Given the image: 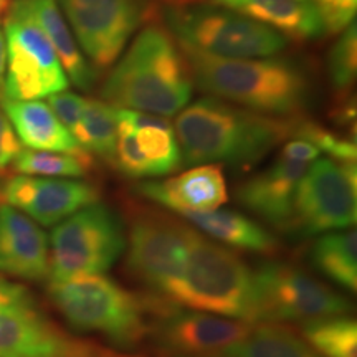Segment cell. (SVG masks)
<instances>
[{
	"label": "cell",
	"instance_id": "obj_1",
	"mask_svg": "<svg viewBox=\"0 0 357 357\" xmlns=\"http://www.w3.org/2000/svg\"><path fill=\"white\" fill-rule=\"evenodd\" d=\"M294 119L236 108L217 98H202L177 116L182 164H227L252 167L293 136Z\"/></svg>",
	"mask_w": 357,
	"mask_h": 357
},
{
	"label": "cell",
	"instance_id": "obj_2",
	"mask_svg": "<svg viewBox=\"0 0 357 357\" xmlns=\"http://www.w3.org/2000/svg\"><path fill=\"white\" fill-rule=\"evenodd\" d=\"M192 88L194 79L177 40L166 26L149 24L111 71L101 95L111 106L167 118L189 105Z\"/></svg>",
	"mask_w": 357,
	"mask_h": 357
},
{
	"label": "cell",
	"instance_id": "obj_3",
	"mask_svg": "<svg viewBox=\"0 0 357 357\" xmlns=\"http://www.w3.org/2000/svg\"><path fill=\"white\" fill-rule=\"evenodd\" d=\"M192 79L204 91L271 116H294L306 108L311 83L300 66L283 58H220L178 45Z\"/></svg>",
	"mask_w": 357,
	"mask_h": 357
},
{
	"label": "cell",
	"instance_id": "obj_4",
	"mask_svg": "<svg viewBox=\"0 0 357 357\" xmlns=\"http://www.w3.org/2000/svg\"><path fill=\"white\" fill-rule=\"evenodd\" d=\"M48 296L66 323L79 333H96L123 349L149 336L153 301H142L108 276L55 281L48 287Z\"/></svg>",
	"mask_w": 357,
	"mask_h": 357
},
{
	"label": "cell",
	"instance_id": "obj_5",
	"mask_svg": "<svg viewBox=\"0 0 357 357\" xmlns=\"http://www.w3.org/2000/svg\"><path fill=\"white\" fill-rule=\"evenodd\" d=\"M166 300L189 307L255 324L253 270L225 245L192 229L185 261Z\"/></svg>",
	"mask_w": 357,
	"mask_h": 357
},
{
	"label": "cell",
	"instance_id": "obj_6",
	"mask_svg": "<svg viewBox=\"0 0 357 357\" xmlns=\"http://www.w3.org/2000/svg\"><path fill=\"white\" fill-rule=\"evenodd\" d=\"M167 30L178 45L220 58H268L287 47V38L271 26L212 3H167L162 8Z\"/></svg>",
	"mask_w": 357,
	"mask_h": 357
},
{
	"label": "cell",
	"instance_id": "obj_7",
	"mask_svg": "<svg viewBox=\"0 0 357 357\" xmlns=\"http://www.w3.org/2000/svg\"><path fill=\"white\" fill-rule=\"evenodd\" d=\"M126 250V230L108 205L91 204L53 229L48 250L50 283L102 275Z\"/></svg>",
	"mask_w": 357,
	"mask_h": 357
},
{
	"label": "cell",
	"instance_id": "obj_8",
	"mask_svg": "<svg viewBox=\"0 0 357 357\" xmlns=\"http://www.w3.org/2000/svg\"><path fill=\"white\" fill-rule=\"evenodd\" d=\"M349 310L344 296L291 263L266 261L253 270L255 323H310Z\"/></svg>",
	"mask_w": 357,
	"mask_h": 357
},
{
	"label": "cell",
	"instance_id": "obj_9",
	"mask_svg": "<svg viewBox=\"0 0 357 357\" xmlns=\"http://www.w3.org/2000/svg\"><path fill=\"white\" fill-rule=\"evenodd\" d=\"M192 229L166 212L132 207L124 250L129 275L166 298L184 268Z\"/></svg>",
	"mask_w": 357,
	"mask_h": 357
},
{
	"label": "cell",
	"instance_id": "obj_10",
	"mask_svg": "<svg viewBox=\"0 0 357 357\" xmlns=\"http://www.w3.org/2000/svg\"><path fill=\"white\" fill-rule=\"evenodd\" d=\"M7 70L2 98L35 101L68 88L60 58L42 29L35 24L24 0H15L6 19Z\"/></svg>",
	"mask_w": 357,
	"mask_h": 357
},
{
	"label": "cell",
	"instance_id": "obj_11",
	"mask_svg": "<svg viewBox=\"0 0 357 357\" xmlns=\"http://www.w3.org/2000/svg\"><path fill=\"white\" fill-rule=\"evenodd\" d=\"M356 164L316 159L298 185L289 229L312 236L344 230L357 220Z\"/></svg>",
	"mask_w": 357,
	"mask_h": 357
},
{
	"label": "cell",
	"instance_id": "obj_12",
	"mask_svg": "<svg viewBox=\"0 0 357 357\" xmlns=\"http://www.w3.org/2000/svg\"><path fill=\"white\" fill-rule=\"evenodd\" d=\"M252 323L155 300L151 331L160 357H220Z\"/></svg>",
	"mask_w": 357,
	"mask_h": 357
},
{
	"label": "cell",
	"instance_id": "obj_13",
	"mask_svg": "<svg viewBox=\"0 0 357 357\" xmlns=\"http://www.w3.org/2000/svg\"><path fill=\"white\" fill-rule=\"evenodd\" d=\"M114 166L132 178L160 177L182 166V154L167 118L142 111L118 109Z\"/></svg>",
	"mask_w": 357,
	"mask_h": 357
},
{
	"label": "cell",
	"instance_id": "obj_14",
	"mask_svg": "<svg viewBox=\"0 0 357 357\" xmlns=\"http://www.w3.org/2000/svg\"><path fill=\"white\" fill-rule=\"evenodd\" d=\"M82 50L98 66L113 65L144 10L137 0H58Z\"/></svg>",
	"mask_w": 357,
	"mask_h": 357
},
{
	"label": "cell",
	"instance_id": "obj_15",
	"mask_svg": "<svg viewBox=\"0 0 357 357\" xmlns=\"http://www.w3.org/2000/svg\"><path fill=\"white\" fill-rule=\"evenodd\" d=\"M0 357H141L106 349L61 331L30 298L0 311Z\"/></svg>",
	"mask_w": 357,
	"mask_h": 357
},
{
	"label": "cell",
	"instance_id": "obj_16",
	"mask_svg": "<svg viewBox=\"0 0 357 357\" xmlns=\"http://www.w3.org/2000/svg\"><path fill=\"white\" fill-rule=\"evenodd\" d=\"M0 199L40 225L53 227L75 212L98 202L100 192L84 181L22 174L3 184Z\"/></svg>",
	"mask_w": 357,
	"mask_h": 357
},
{
	"label": "cell",
	"instance_id": "obj_17",
	"mask_svg": "<svg viewBox=\"0 0 357 357\" xmlns=\"http://www.w3.org/2000/svg\"><path fill=\"white\" fill-rule=\"evenodd\" d=\"M310 167L307 162L278 155L271 166L245 181L236 190L238 202L263 220L289 229L298 185Z\"/></svg>",
	"mask_w": 357,
	"mask_h": 357
},
{
	"label": "cell",
	"instance_id": "obj_18",
	"mask_svg": "<svg viewBox=\"0 0 357 357\" xmlns=\"http://www.w3.org/2000/svg\"><path fill=\"white\" fill-rule=\"evenodd\" d=\"M136 190L181 215L217 211L229 200L225 176L217 164H202L166 181L142 182Z\"/></svg>",
	"mask_w": 357,
	"mask_h": 357
},
{
	"label": "cell",
	"instance_id": "obj_19",
	"mask_svg": "<svg viewBox=\"0 0 357 357\" xmlns=\"http://www.w3.org/2000/svg\"><path fill=\"white\" fill-rule=\"evenodd\" d=\"M48 236L32 218L0 204V273L13 278H48Z\"/></svg>",
	"mask_w": 357,
	"mask_h": 357
},
{
	"label": "cell",
	"instance_id": "obj_20",
	"mask_svg": "<svg viewBox=\"0 0 357 357\" xmlns=\"http://www.w3.org/2000/svg\"><path fill=\"white\" fill-rule=\"evenodd\" d=\"M0 108L20 141L30 149L73 154L93 160V155L88 154L68 129L58 121L47 102L13 101L0 96Z\"/></svg>",
	"mask_w": 357,
	"mask_h": 357
},
{
	"label": "cell",
	"instance_id": "obj_21",
	"mask_svg": "<svg viewBox=\"0 0 357 357\" xmlns=\"http://www.w3.org/2000/svg\"><path fill=\"white\" fill-rule=\"evenodd\" d=\"M208 3L271 26L284 38L314 40L326 33L314 3L307 0H208Z\"/></svg>",
	"mask_w": 357,
	"mask_h": 357
},
{
	"label": "cell",
	"instance_id": "obj_22",
	"mask_svg": "<svg viewBox=\"0 0 357 357\" xmlns=\"http://www.w3.org/2000/svg\"><path fill=\"white\" fill-rule=\"evenodd\" d=\"M26 10L35 20L53 50L60 58L66 77L79 89H91L96 83V71L84 58L82 48L71 35L56 0H24Z\"/></svg>",
	"mask_w": 357,
	"mask_h": 357
},
{
	"label": "cell",
	"instance_id": "obj_23",
	"mask_svg": "<svg viewBox=\"0 0 357 357\" xmlns=\"http://www.w3.org/2000/svg\"><path fill=\"white\" fill-rule=\"evenodd\" d=\"M200 234L212 236L229 248L273 253L278 242L260 223L235 211H211L182 215Z\"/></svg>",
	"mask_w": 357,
	"mask_h": 357
},
{
	"label": "cell",
	"instance_id": "obj_24",
	"mask_svg": "<svg viewBox=\"0 0 357 357\" xmlns=\"http://www.w3.org/2000/svg\"><path fill=\"white\" fill-rule=\"evenodd\" d=\"M311 263L321 275L341 288H357V234L356 229L321 234L311 247Z\"/></svg>",
	"mask_w": 357,
	"mask_h": 357
},
{
	"label": "cell",
	"instance_id": "obj_25",
	"mask_svg": "<svg viewBox=\"0 0 357 357\" xmlns=\"http://www.w3.org/2000/svg\"><path fill=\"white\" fill-rule=\"evenodd\" d=\"M220 357H321L305 339L280 323L252 324Z\"/></svg>",
	"mask_w": 357,
	"mask_h": 357
},
{
	"label": "cell",
	"instance_id": "obj_26",
	"mask_svg": "<svg viewBox=\"0 0 357 357\" xmlns=\"http://www.w3.org/2000/svg\"><path fill=\"white\" fill-rule=\"evenodd\" d=\"M109 102L86 100L73 137L88 154H95L105 162L114 164L118 141V118Z\"/></svg>",
	"mask_w": 357,
	"mask_h": 357
},
{
	"label": "cell",
	"instance_id": "obj_27",
	"mask_svg": "<svg viewBox=\"0 0 357 357\" xmlns=\"http://www.w3.org/2000/svg\"><path fill=\"white\" fill-rule=\"evenodd\" d=\"M303 337L321 357H357V323L347 314L305 323Z\"/></svg>",
	"mask_w": 357,
	"mask_h": 357
},
{
	"label": "cell",
	"instance_id": "obj_28",
	"mask_svg": "<svg viewBox=\"0 0 357 357\" xmlns=\"http://www.w3.org/2000/svg\"><path fill=\"white\" fill-rule=\"evenodd\" d=\"M95 160L78 158L73 154L52 153V151L22 149L13 159V171L24 176L42 177H68L77 178L88 174Z\"/></svg>",
	"mask_w": 357,
	"mask_h": 357
},
{
	"label": "cell",
	"instance_id": "obj_29",
	"mask_svg": "<svg viewBox=\"0 0 357 357\" xmlns=\"http://www.w3.org/2000/svg\"><path fill=\"white\" fill-rule=\"evenodd\" d=\"M357 29L351 24L334 43L328 60L329 78L337 93H349L356 82L357 70Z\"/></svg>",
	"mask_w": 357,
	"mask_h": 357
},
{
	"label": "cell",
	"instance_id": "obj_30",
	"mask_svg": "<svg viewBox=\"0 0 357 357\" xmlns=\"http://www.w3.org/2000/svg\"><path fill=\"white\" fill-rule=\"evenodd\" d=\"M294 139H305L314 144L319 151L329 154L334 160L339 162L356 164L357 147L356 142L347 139V137L339 136V134L328 131L318 123L312 121H296L294 119L293 136Z\"/></svg>",
	"mask_w": 357,
	"mask_h": 357
},
{
	"label": "cell",
	"instance_id": "obj_31",
	"mask_svg": "<svg viewBox=\"0 0 357 357\" xmlns=\"http://www.w3.org/2000/svg\"><path fill=\"white\" fill-rule=\"evenodd\" d=\"M326 33H341L354 24L357 0H314Z\"/></svg>",
	"mask_w": 357,
	"mask_h": 357
},
{
	"label": "cell",
	"instance_id": "obj_32",
	"mask_svg": "<svg viewBox=\"0 0 357 357\" xmlns=\"http://www.w3.org/2000/svg\"><path fill=\"white\" fill-rule=\"evenodd\" d=\"M84 102H86V100L83 96L70 91H58L55 95L48 96V106L58 118V121L68 129L71 136L77 131L79 124Z\"/></svg>",
	"mask_w": 357,
	"mask_h": 357
},
{
	"label": "cell",
	"instance_id": "obj_33",
	"mask_svg": "<svg viewBox=\"0 0 357 357\" xmlns=\"http://www.w3.org/2000/svg\"><path fill=\"white\" fill-rule=\"evenodd\" d=\"M20 151L22 147L19 137L13 131L6 113L0 108V172L6 171L10 166Z\"/></svg>",
	"mask_w": 357,
	"mask_h": 357
},
{
	"label": "cell",
	"instance_id": "obj_34",
	"mask_svg": "<svg viewBox=\"0 0 357 357\" xmlns=\"http://www.w3.org/2000/svg\"><path fill=\"white\" fill-rule=\"evenodd\" d=\"M321 151L311 142L305 139H291L283 146L280 155L287 158L289 160H298V162H314L319 158Z\"/></svg>",
	"mask_w": 357,
	"mask_h": 357
},
{
	"label": "cell",
	"instance_id": "obj_35",
	"mask_svg": "<svg viewBox=\"0 0 357 357\" xmlns=\"http://www.w3.org/2000/svg\"><path fill=\"white\" fill-rule=\"evenodd\" d=\"M26 298L30 296L24 287L8 283V281L0 278V311L22 300H26Z\"/></svg>",
	"mask_w": 357,
	"mask_h": 357
},
{
	"label": "cell",
	"instance_id": "obj_36",
	"mask_svg": "<svg viewBox=\"0 0 357 357\" xmlns=\"http://www.w3.org/2000/svg\"><path fill=\"white\" fill-rule=\"evenodd\" d=\"M6 70H7V43L3 30L0 29V95H2L3 79H6Z\"/></svg>",
	"mask_w": 357,
	"mask_h": 357
},
{
	"label": "cell",
	"instance_id": "obj_37",
	"mask_svg": "<svg viewBox=\"0 0 357 357\" xmlns=\"http://www.w3.org/2000/svg\"><path fill=\"white\" fill-rule=\"evenodd\" d=\"M8 7H10V0H0V17L6 15L8 12Z\"/></svg>",
	"mask_w": 357,
	"mask_h": 357
},
{
	"label": "cell",
	"instance_id": "obj_38",
	"mask_svg": "<svg viewBox=\"0 0 357 357\" xmlns=\"http://www.w3.org/2000/svg\"><path fill=\"white\" fill-rule=\"evenodd\" d=\"M169 2H171V3H172V2H177V0H169Z\"/></svg>",
	"mask_w": 357,
	"mask_h": 357
}]
</instances>
